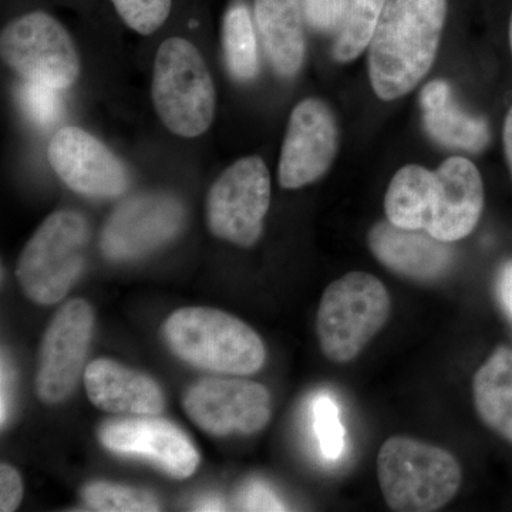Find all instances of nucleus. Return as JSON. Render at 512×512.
<instances>
[{
  "mask_svg": "<svg viewBox=\"0 0 512 512\" xmlns=\"http://www.w3.org/2000/svg\"><path fill=\"white\" fill-rule=\"evenodd\" d=\"M483 210V178L464 157L447 158L436 171L406 165L394 174L384 197L392 224L421 229L447 244L468 237Z\"/></svg>",
  "mask_w": 512,
  "mask_h": 512,
  "instance_id": "f257e3e1",
  "label": "nucleus"
},
{
  "mask_svg": "<svg viewBox=\"0 0 512 512\" xmlns=\"http://www.w3.org/2000/svg\"><path fill=\"white\" fill-rule=\"evenodd\" d=\"M448 0H386L369 45L367 69L380 99L412 92L436 60Z\"/></svg>",
  "mask_w": 512,
  "mask_h": 512,
  "instance_id": "f03ea898",
  "label": "nucleus"
},
{
  "mask_svg": "<svg viewBox=\"0 0 512 512\" xmlns=\"http://www.w3.org/2000/svg\"><path fill=\"white\" fill-rule=\"evenodd\" d=\"M164 339L188 365L222 375H254L266 360L264 342L251 326L212 308H183L165 320Z\"/></svg>",
  "mask_w": 512,
  "mask_h": 512,
  "instance_id": "7ed1b4c3",
  "label": "nucleus"
},
{
  "mask_svg": "<svg viewBox=\"0 0 512 512\" xmlns=\"http://www.w3.org/2000/svg\"><path fill=\"white\" fill-rule=\"evenodd\" d=\"M377 478L393 511L433 512L453 500L463 474L457 458L444 448L394 436L380 448Z\"/></svg>",
  "mask_w": 512,
  "mask_h": 512,
  "instance_id": "20e7f679",
  "label": "nucleus"
},
{
  "mask_svg": "<svg viewBox=\"0 0 512 512\" xmlns=\"http://www.w3.org/2000/svg\"><path fill=\"white\" fill-rule=\"evenodd\" d=\"M154 109L171 133L200 137L215 116L214 82L204 57L183 37L161 43L151 84Z\"/></svg>",
  "mask_w": 512,
  "mask_h": 512,
  "instance_id": "39448f33",
  "label": "nucleus"
},
{
  "mask_svg": "<svg viewBox=\"0 0 512 512\" xmlns=\"http://www.w3.org/2000/svg\"><path fill=\"white\" fill-rule=\"evenodd\" d=\"M392 301L386 286L366 272H350L323 292L316 332L323 355L335 363L355 360L386 325Z\"/></svg>",
  "mask_w": 512,
  "mask_h": 512,
  "instance_id": "423d86ee",
  "label": "nucleus"
},
{
  "mask_svg": "<svg viewBox=\"0 0 512 512\" xmlns=\"http://www.w3.org/2000/svg\"><path fill=\"white\" fill-rule=\"evenodd\" d=\"M90 228L80 212H53L37 228L19 256L16 278L23 293L39 305L66 298L82 275Z\"/></svg>",
  "mask_w": 512,
  "mask_h": 512,
  "instance_id": "0eeeda50",
  "label": "nucleus"
},
{
  "mask_svg": "<svg viewBox=\"0 0 512 512\" xmlns=\"http://www.w3.org/2000/svg\"><path fill=\"white\" fill-rule=\"evenodd\" d=\"M3 63L23 80L64 90L80 76V57L72 36L49 13H25L2 30Z\"/></svg>",
  "mask_w": 512,
  "mask_h": 512,
  "instance_id": "6e6552de",
  "label": "nucleus"
},
{
  "mask_svg": "<svg viewBox=\"0 0 512 512\" xmlns=\"http://www.w3.org/2000/svg\"><path fill=\"white\" fill-rule=\"evenodd\" d=\"M271 204V177L261 157L241 158L212 184L207 224L215 237L249 248L258 242Z\"/></svg>",
  "mask_w": 512,
  "mask_h": 512,
  "instance_id": "1a4fd4ad",
  "label": "nucleus"
},
{
  "mask_svg": "<svg viewBox=\"0 0 512 512\" xmlns=\"http://www.w3.org/2000/svg\"><path fill=\"white\" fill-rule=\"evenodd\" d=\"M93 330V308L83 299L64 303L50 320L37 359L36 393L43 403H62L76 389Z\"/></svg>",
  "mask_w": 512,
  "mask_h": 512,
  "instance_id": "9d476101",
  "label": "nucleus"
},
{
  "mask_svg": "<svg viewBox=\"0 0 512 512\" xmlns=\"http://www.w3.org/2000/svg\"><path fill=\"white\" fill-rule=\"evenodd\" d=\"M185 413L195 426L215 437L255 434L271 420V394L244 379L207 377L184 394Z\"/></svg>",
  "mask_w": 512,
  "mask_h": 512,
  "instance_id": "9b49d317",
  "label": "nucleus"
},
{
  "mask_svg": "<svg viewBox=\"0 0 512 512\" xmlns=\"http://www.w3.org/2000/svg\"><path fill=\"white\" fill-rule=\"evenodd\" d=\"M183 202L164 192L128 198L101 232V251L111 261H131L173 241L184 227Z\"/></svg>",
  "mask_w": 512,
  "mask_h": 512,
  "instance_id": "f8f14e48",
  "label": "nucleus"
},
{
  "mask_svg": "<svg viewBox=\"0 0 512 512\" xmlns=\"http://www.w3.org/2000/svg\"><path fill=\"white\" fill-rule=\"evenodd\" d=\"M339 148V128L332 109L320 99L309 97L289 117L278 180L285 190H298L328 173Z\"/></svg>",
  "mask_w": 512,
  "mask_h": 512,
  "instance_id": "ddd939ff",
  "label": "nucleus"
},
{
  "mask_svg": "<svg viewBox=\"0 0 512 512\" xmlns=\"http://www.w3.org/2000/svg\"><path fill=\"white\" fill-rule=\"evenodd\" d=\"M47 157L60 180L86 197H119L130 187L123 161L83 128H60L50 141Z\"/></svg>",
  "mask_w": 512,
  "mask_h": 512,
  "instance_id": "4468645a",
  "label": "nucleus"
},
{
  "mask_svg": "<svg viewBox=\"0 0 512 512\" xmlns=\"http://www.w3.org/2000/svg\"><path fill=\"white\" fill-rule=\"evenodd\" d=\"M99 441L113 453L143 457L178 480L191 477L200 466V454L190 437L157 416L107 421L99 429Z\"/></svg>",
  "mask_w": 512,
  "mask_h": 512,
  "instance_id": "2eb2a0df",
  "label": "nucleus"
},
{
  "mask_svg": "<svg viewBox=\"0 0 512 512\" xmlns=\"http://www.w3.org/2000/svg\"><path fill=\"white\" fill-rule=\"evenodd\" d=\"M367 239L380 264L413 281H437L453 264L450 244L421 229L400 228L389 220L380 221L370 229Z\"/></svg>",
  "mask_w": 512,
  "mask_h": 512,
  "instance_id": "dca6fc26",
  "label": "nucleus"
},
{
  "mask_svg": "<svg viewBox=\"0 0 512 512\" xmlns=\"http://www.w3.org/2000/svg\"><path fill=\"white\" fill-rule=\"evenodd\" d=\"M83 379L90 402L103 412L126 416H160L164 412L160 384L116 360H94L84 370Z\"/></svg>",
  "mask_w": 512,
  "mask_h": 512,
  "instance_id": "f3484780",
  "label": "nucleus"
},
{
  "mask_svg": "<svg viewBox=\"0 0 512 512\" xmlns=\"http://www.w3.org/2000/svg\"><path fill=\"white\" fill-rule=\"evenodd\" d=\"M256 29L275 73L292 79L306 55L301 0H254Z\"/></svg>",
  "mask_w": 512,
  "mask_h": 512,
  "instance_id": "a211bd4d",
  "label": "nucleus"
},
{
  "mask_svg": "<svg viewBox=\"0 0 512 512\" xmlns=\"http://www.w3.org/2000/svg\"><path fill=\"white\" fill-rule=\"evenodd\" d=\"M424 127L441 146L480 153L490 143V127L483 117L467 113L444 80H433L420 93Z\"/></svg>",
  "mask_w": 512,
  "mask_h": 512,
  "instance_id": "6ab92c4d",
  "label": "nucleus"
},
{
  "mask_svg": "<svg viewBox=\"0 0 512 512\" xmlns=\"http://www.w3.org/2000/svg\"><path fill=\"white\" fill-rule=\"evenodd\" d=\"M473 399L485 426L512 443V349L498 346L477 370Z\"/></svg>",
  "mask_w": 512,
  "mask_h": 512,
  "instance_id": "aec40b11",
  "label": "nucleus"
},
{
  "mask_svg": "<svg viewBox=\"0 0 512 512\" xmlns=\"http://www.w3.org/2000/svg\"><path fill=\"white\" fill-rule=\"evenodd\" d=\"M222 50L228 72L237 82H251L258 76V42L251 12L245 3H232L225 13Z\"/></svg>",
  "mask_w": 512,
  "mask_h": 512,
  "instance_id": "412c9836",
  "label": "nucleus"
},
{
  "mask_svg": "<svg viewBox=\"0 0 512 512\" xmlns=\"http://www.w3.org/2000/svg\"><path fill=\"white\" fill-rule=\"evenodd\" d=\"M386 0H349L345 19L333 40L336 62H353L372 42Z\"/></svg>",
  "mask_w": 512,
  "mask_h": 512,
  "instance_id": "4be33fe9",
  "label": "nucleus"
},
{
  "mask_svg": "<svg viewBox=\"0 0 512 512\" xmlns=\"http://www.w3.org/2000/svg\"><path fill=\"white\" fill-rule=\"evenodd\" d=\"M84 504L90 510L100 512H153L160 511L156 495L141 488L127 485L94 481L84 485Z\"/></svg>",
  "mask_w": 512,
  "mask_h": 512,
  "instance_id": "5701e85b",
  "label": "nucleus"
},
{
  "mask_svg": "<svg viewBox=\"0 0 512 512\" xmlns=\"http://www.w3.org/2000/svg\"><path fill=\"white\" fill-rule=\"evenodd\" d=\"M20 109L36 126H53L63 114V99L60 89L49 84L23 80L16 90Z\"/></svg>",
  "mask_w": 512,
  "mask_h": 512,
  "instance_id": "b1692460",
  "label": "nucleus"
},
{
  "mask_svg": "<svg viewBox=\"0 0 512 512\" xmlns=\"http://www.w3.org/2000/svg\"><path fill=\"white\" fill-rule=\"evenodd\" d=\"M121 20L140 35L148 36L164 25L173 0H111Z\"/></svg>",
  "mask_w": 512,
  "mask_h": 512,
  "instance_id": "393cba45",
  "label": "nucleus"
},
{
  "mask_svg": "<svg viewBox=\"0 0 512 512\" xmlns=\"http://www.w3.org/2000/svg\"><path fill=\"white\" fill-rule=\"evenodd\" d=\"M313 417L323 456L329 460H338L345 450V429L340 421L339 407L323 394L313 404Z\"/></svg>",
  "mask_w": 512,
  "mask_h": 512,
  "instance_id": "a878e982",
  "label": "nucleus"
},
{
  "mask_svg": "<svg viewBox=\"0 0 512 512\" xmlns=\"http://www.w3.org/2000/svg\"><path fill=\"white\" fill-rule=\"evenodd\" d=\"M349 0H303L306 18L320 32L339 29L345 19Z\"/></svg>",
  "mask_w": 512,
  "mask_h": 512,
  "instance_id": "bb28decb",
  "label": "nucleus"
},
{
  "mask_svg": "<svg viewBox=\"0 0 512 512\" xmlns=\"http://www.w3.org/2000/svg\"><path fill=\"white\" fill-rule=\"evenodd\" d=\"M237 505L242 511H284V504L272 493L268 485L249 483L242 487L237 497Z\"/></svg>",
  "mask_w": 512,
  "mask_h": 512,
  "instance_id": "cd10ccee",
  "label": "nucleus"
},
{
  "mask_svg": "<svg viewBox=\"0 0 512 512\" xmlns=\"http://www.w3.org/2000/svg\"><path fill=\"white\" fill-rule=\"evenodd\" d=\"M23 498V483L18 471L9 464L0 466V511L12 512L19 508Z\"/></svg>",
  "mask_w": 512,
  "mask_h": 512,
  "instance_id": "c85d7f7f",
  "label": "nucleus"
},
{
  "mask_svg": "<svg viewBox=\"0 0 512 512\" xmlns=\"http://www.w3.org/2000/svg\"><path fill=\"white\" fill-rule=\"evenodd\" d=\"M13 370L10 366L5 352L2 353V370H0V423L2 427L6 426L10 417L13 399Z\"/></svg>",
  "mask_w": 512,
  "mask_h": 512,
  "instance_id": "c756f323",
  "label": "nucleus"
},
{
  "mask_svg": "<svg viewBox=\"0 0 512 512\" xmlns=\"http://www.w3.org/2000/svg\"><path fill=\"white\" fill-rule=\"evenodd\" d=\"M498 298L512 319V261L501 268L497 281Z\"/></svg>",
  "mask_w": 512,
  "mask_h": 512,
  "instance_id": "7c9ffc66",
  "label": "nucleus"
},
{
  "mask_svg": "<svg viewBox=\"0 0 512 512\" xmlns=\"http://www.w3.org/2000/svg\"><path fill=\"white\" fill-rule=\"evenodd\" d=\"M503 143L505 158H507L508 168H510L512 177V107L510 111H508L507 117H505Z\"/></svg>",
  "mask_w": 512,
  "mask_h": 512,
  "instance_id": "2f4dec72",
  "label": "nucleus"
},
{
  "mask_svg": "<svg viewBox=\"0 0 512 512\" xmlns=\"http://www.w3.org/2000/svg\"><path fill=\"white\" fill-rule=\"evenodd\" d=\"M195 510L222 511L225 510V504L224 501L220 500V498L214 497V495H212V497H207L200 501V503L197 504V508H195Z\"/></svg>",
  "mask_w": 512,
  "mask_h": 512,
  "instance_id": "473e14b6",
  "label": "nucleus"
},
{
  "mask_svg": "<svg viewBox=\"0 0 512 512\" xmlns=\"http://www.w3.org/2000/svg\"><path fill=\"white\" fill-rule=\"evenodd\" d=\"M510 46H511V52H512V12H511V18H510Z\"/></svg>",
  "mask_w": 512,
  "mask_h": 512,
  "instance_id": "72a5a7b5",
  "label": "nucleus"
}]
</instances>
